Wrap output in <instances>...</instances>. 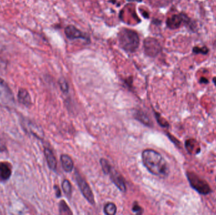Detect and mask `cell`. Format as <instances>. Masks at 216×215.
<instances>
[{"label":"cell","mask_w":216,"mask_h":215,"mask_svg":"<svg viewBox=\"0 0 216 215\" xmlns=\"http://www.w3.org/2000/svg\"><path fill=\"white\" fill-rule=\"evenodd\" d=\"M215 181H216V177H215Z\"/></svg>","instance_id":"30"},{"label":"cell","mask_w":216,"mask_h":215,"mask_svg":"<svg viewBox=\"0 0 216 215\" xmlns=\"http://www.w3.org/2000/svg\"><path fill=\"white\" fill-rule=\"evenodd\" d=\"M59 84L61 91L63 93H65V94H67L68 92L69 87H68V84L67 83V81L65 80V79L63 78H60L59 80Z\"/></svg>","instance_id":"21"},{"label":"cell","mask_w":216,"mask_h":215,"mask_svg":"<svg viewBox=\"0 0 216 215\" xmlns=\"http://www.w3.org/2000/svg\"><path fill=\"white\" fill-rule=\"evenodd\" d=\"M18 100L20 103L25 106L26 107L30 106L32 103L30 95H29L27 90L24 89H20L19 90Z\"/></svg>","instance_id":"14"},{"label":"cell","mask_w":216,"mask_h":215,"mask_svg":"<svg viewBox=\"0 0 216 215\" xmlns=\"http://www.w3.org/2000/svg\"><path fill=\"white\" fill-rule=\"evenodd\" d=\"M186 16L183 15H174L169 17L166 21L167 26L171 29H176L182 25V22L185 21Z\"/></svg>","instance_id":"11"},{"label":"cell","mask_w":216,"mask_h":215,"mask_svg":"<svg viewBox=\"0 0 216 215\" xmlns=\"http://www.w3.org/2000/svg\"><path fill=\"white\" fill-rule=\"evenodd\" d=\"M104 213L108 215H114L117 211V208L113 202H109L104 208Z\"/></svg>","instance_id":"16"},{"label":"cell","mask_w":216,"mask_h":215,"mask_svg":"<svg viewBox=\"0 0 216 215\" xmlns=\"http://www.w3.org/2000/svg\"><path fill=\"white\" fill-rule=\"evenodd\" d=\"M185 147L188 153L190 155H198L201 152L199 143L195 139H188L185 142Z\"/></svg>","instance_id":"9"},{"label":"cell","mask_w":216,"mask_h":215,"mask_svg":"<svg viewBox=\"0 0 216 215\" xmlns=\"http://www.w3.org/2000/svg\"><path fill=\"white\" fill-rule=\"evenodd\" d=\"M109 173H111V179L113 183L120 189V190L122 192H125L126 187L124 179L122 176L120 175L117 172L114 170H113V169Z\"/></svg>","instance_id":"12"},{"label":"cell","mask_w":216,"mask_h":215,"mask_svg":"<svg viewBox=\"0 0 216 215\" xmlns=\"http://www.w3.org/2000/svg\"><path fill=\"white\" fill-rule=\"evenodd\" d=\"M144 166L153 175L165 177L168 176L169 168L163 156L153 150H145L142 155Z\"/></svg>","instance_id":"1"},{"label":"cell","mask_w":216,"mask_h":215,"mask_svg":"<svg viewBox=\"0 0 216 215\" xmlns=\"http://www.w3.org/2000/svg\"><path fill=\"white\" fill-rule=\"evenodd\" d=\"M62 188L63 192L67 196H70L72 195V185L68 180H64L62 183Z\"/></svg>","instance_id":"18"},{"label":"cell","mask_w":216,"mask_h":215,"mask_svg":"<svg viewBox=\"0 0 216 215\" xmlns=\"http://www.w3.org/2000/svg\"><path fill=\"white\" fill-rule=\"evenodd\" d=\"M200 83H204V84H207V83H209V80H208L207 78H206L202 77V78H200Z\"/></svg>","instance_id":"27"},{"label":"cell","mask_w":216,"mask_h":215,"mask_svg":"<svg viewBox=\"0 0 216 215\" xmlns=\"http://www.w3.org/2000/svg\"><path fill=\"white\" fill-rule=\"evenodd\" d=\"M55 192H56V195L58 197H60L61 196V190L59 188V187L56 186V185H55Z\"/></svg>","instance_id":"26"},{"label":"cell","mask_w":216,"mask_h":215,"mask_svg":"<svg viewBox=\"0 0 216 215\" xmlns=\"http://www.w3.org/2000/svg\"><path fill=\"white\" fill-rule=\"evenodd\" d=\"M44 155L49 167L52 170H56L57 168V161L52 151L48 148H45Z\"/></svg>","instance_id":"13"},{"label":"cell","mask_w":216,"mask_h":215,"mask_svg":"<svg viewBox=\"0 0 216 215\" xmlns=\"http://www.w3.org/2000/svg\"><path fill=\"white\" fill-rule=\"evenodd\" d=\"M75 179L81 193H82L83 196L85 197V198L88 201L91 205H94L95 201L94 194H93L91 189L89 187L88 184L79 175V173H77V172H75Z\"/></svg>","instance_id":"6"},{"label":"cell","mask_w":216,"mask_h":215,"mask_svg":"<svg viewBox=\"0 0 216 215\" xmlns=\"http://www.w3.org/2000/svg\"><path fill=\"white\" fill-rule=\"evenodd\" d=\"M61 162L63 168L67 172H70L73 168V162L68 155H62L61 156Z\"/></svg>","instance_id":"15"},{"label":"cell","mask_w":216,"mask_h":215,"mask_svg":"<svg viewBox=\"0 0 216 215\" xmlns=\"http://www.w3.org/2000/svg\"><path fill=\"white\" fill-rule=\"evenodd\" d=\"M65 33L68 39L75 40L78 39H84L86 41H90L89 37L86 33L82 32L73 25H68L65 28Z\"/></svg>","instance_id":"8"},{"label":"cell","mask_w":216,"mask_h":215,"mask_svg":"<svg viewBox=\"0 0 216 215\" xmlns=\"http://www.w3.org/2000/svg\"><path fill=\"white\" fill-rule=\"evenodd\" d=\"M60 213L61 214H72L70 209L67 206L65 201H61L60 203Z\"/></svg>","instance_id":"20"},{"label":"cell","mask_w":216,"mask_h":215,"mask_svg":"<svg viewBox=\"0 0 216 215\" xmlns=\"http://www.w3.org/2000/svg\"><path fill=\"white\" fill-rule=\"evenodd\" d=\"M11 167L10 164L5 161H0V182H6L11 176Z\"/></svg>","instance_id":"10"},{"label":"cell","mask_w":216,"mask_h":215,"mask_svg":"<svg viewBox=\"0 0 216 215\" xmlns=\"http://www.w3.org/2000/svg\"><path fill=\"white\" fill-rule=\"evenodd\" d=\"M128 1H136V2H141L142 0H128Z\"/></svg>","instance_id":"28"},{"label":"cell","mask_w":216,"mask_h":215,"mask_svg":"<svg viewBox=\"0 0 216 215\" xmlns=\"http://www.w3.org/2000/svg\"><path fill=\"white\" fill-rule=\"evenodd\" d=\"M100 163H101V167L102 168L103 172L106 174L109 173L111 172V170H112V167H111V165L109 164V161L106 159L101 158V161H100Z\"/></svg>","instance_id":"19"},{"label":"cell","mask_w":216,"mask_h":215,"mask_svg":"<svg viewBox=\"0 0 216 215\" xmlns=\"http://www.w3.org/2000/svg\"><path fill=\"white\" fill-rule=\"evenodd\" d=\"M213 82H214V83L215 84V85L216 86V77H214V78H213Z\"/></svg>","instance_id":"29"},{"label":"cell","mask_w":216,"mask_h":215,"mask_svg":"<svg viewBox=\"0 0 216 215\" xmlns=\"http://www.w3.org/2000/svg\"><path fill=\"white\" fill-rule=\"evenodd\" d=\"M208 49L206 48L203 47V48H195L194 49V53H202V54H206L207 53Z\"/></svg>","instance_id":"23"},{"label":"cell","mask_w":216,"mask_h":215,"mask_svg":"<svg viewBox=\"0 0 216 215\" xmlns=\"http://www.w3.org/2000/svg\"><path fill=\"white\" fill-rule=\"evenodd\" d=\"M186 177L190 186L198 193L202 195H208L212 193V189L208 182L197 174L193 172H186Z\"/></svg>","instance_id":"3"},{"label":"cell","mask_w":216,"mask_h":215,"mask_svg":"<svg viewBox=\"0 0 216 215\" xmlns=\"http://www.w3.org/2000/svg\"><path fill=\"white\" fill-rule=\"evenodd\" d=\"M133 211L137 213H141L142 211V208L140 207L138 205H134L133 206V209H132Z\"/></svg>","instance_id":"24"},{"label":"cell","mask_w":216,"mask_h":215,"mask_svg":"<svg viewBox=\"0 0 216 215\" xmlns=\"http://www.w3.org/2000/svg\"><path fill=\"white\" fill-rule=\"evenodd\" d=\"M144 50L146 55L150 57H155L161 52V46L157 39L149 37L144 41Z\"/></svg>","instance_id":"5"},{"label":"cell","mask_w":216,"mask_h":215,"mask_svg":"<svg viewBox=\"0 0 216 215\" xmlns=\"http://www.w3.org/2000/svg\"><path fill=\"white\" fill-rule=\"evenodd\" d=\"M155 118L157 119V123H159V124L163 127H169V123H167V122L164 119H163L161 116L159 114H157L156 113L155 114Z\"/></svg>","instance_id":"22"},{"label":"cell","mask_w":216,"mask_h":215,"mask_svg":"<svg viewBox=\"0 0 216 215\" xmlns=\"http://www.w3.org/2000/svg\"><path fill=\"white\" fill-rule=\"evenodd\" d=\"M118 38L120 45L125 51L133 53L138 49L140 39L135 31L123 28L118 34Z\"/></svg>","instance_id":"2"},{"label":"cell","mask_w":216,"mask_h":215,"mask_svg":"<svg viewBox=\"0 0 216 215\" xmlns=\"http://www.w3.org/2000/svg\"><path fill=\"white\" fill-rule=\"evenodd\" d=\"M7 148L6 147L5 144H4L2 142L0 141V152H5V151H7Z\"/></svg>","instance_id":"25"},{"label":"cell","mask_w":216,"mask_h":215,"mask_svg":"<svg viewBox=\"0 0 216 215\" xmlns=\"http://www.w3.org/2000/svg\"><path fill=\"white\" fill-rule=\"evenodd\" d=\"M15 103L14 96L12 91L8 84L0 78V105L10 107Z\"/></svg>","instance_id":"4"},{"label":"cell","mask_w":216,"mask_h":215,"mask_svg":"<svg viewBox=\"0 0 216 215\" xmlns=\"http://www.w3.org/2000/svg\"><path fill=\"white\" fill-rule=\"evenodd\" d=\"M136 118L145 125H151V121H150L149 118L147 117V115L145 114L143 112L138 111L136 114Z\"/></svg>","instance_id":"17"},{"label":"cell","mask_w":216,"mask_h":215,"mask_svg":"<svg viewBox=\"0 0 216 215\" xmlns=\"http://www.w3.org/2000/svg\"><path fill=\"white\" fill-rule=\"evenodd\" d=\"M22 126L27 132L31 133L37 138L43 139L44 138V132L42 129L31 121L24 119L22 121Z\"/></svg>","instance_id":"7"}]
</instances>
